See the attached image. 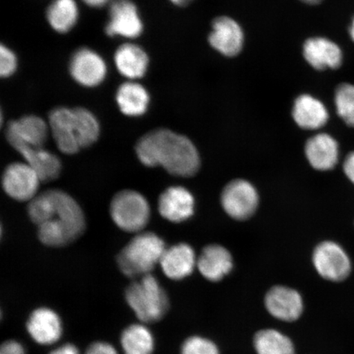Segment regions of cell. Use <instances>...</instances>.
<instances>
[{
    "label": "cell",
    "instance_id": "obj_1",
    "mask_svg": "<svg viewBox=\"0 0 354 354\" xmlns=\"http://www.w3.org/2000/svg\"><path fill=\"white\" fill-rule=\"evenodd\" d=\"M29 218L38 228L44 245L64 247L86 230V218L76 201L60 189H48L29 202Z\"/></svg>",
    "mask_w": 354,
    "mask_h": 354
},
{
    "label": "cell",
    "instance_id": "obj_2",
    "mask_svg": "<svg viewBox=\"0 0 354 354\" xmlns=\"http://www.w3.org/2000/svg\"><path fill=\"white\" fill-rule=\"evenodd\" d=\"M136 153L143 165L162 167L176 176H193L201 167V157L192 140L165 128L141 137Z\"/></svg>",
    "mask_w": 354,
    "mask_h": 354
},
{
    "label": "cell",
    "instance_id": "obj_3",
    "mask_svg": "<svg viewBox=\"0 0 354 354\" xmlns=\"http://www.w3.org/2000/svg\"><path fill=\"white\" fill-rule=\"evenodd\" d=\"M48 126L57 147L65 154H75L95 144L100 136V124L90 111L57 108L52 111Z\"/></svg>",
    "mask_w": 354,
    "mask_h": 354
},
{
    "label": "cell",
    "instance_id": "obj_4",
    "mask_svg": "<svg viewBox=\"0 0 354 354\" xmlns=\"http://www.w3.org/2000/svg\"><path fill=\"white\" fill-rule=\"evenodd\" d=\"M125 299L136 320L149 326L161 322L170 310V299L152 274L131 282Z\"/></svg>",
    "mask_w": 354,
    "mask_h": 354
},
{
    "label": "cell",
    "instance_id": "obj_5",
    "mask_svg": "<svg viewBox=\"0 0 354 354\" xmlns=\"http://www.w3.org/2000/svg\"><path fill=\"white\" fill-rule=\"evenodd\" d=\"M166 250L165 242L156 234L140 233L118 254V268L123 275L131 279L149 275L160 263Z\"/></svg>",
    "mask_w": 354,
    "mask_h": 354
},
{
    "label": "cell",
    "instance_id": "obj_6",
    "mask_svg": "<svg viewBox=\"0 0 354 354\" xmlns=\"http://www.w3.org/2000/svg\"><path fill=\"white\" fill-rule=\"evenodd\" d=\"M110 214L114 223L122 231L139 233L149 223L150 207L142 194L126 189L112 199Z\"/></svg>",
    "mask_w": 354,
    "mask_h": 354
},
{
    "label": "cell",
    "instance_id": "obj_7",
    "mask_svg": "<svg viewBox=\"0 0 354 354\" xmlns=\"http://www.w3.org/2000/svg\"><path fill=\"white\" fill-rule=\"evenodd\" d=\"M26 334L41 347L52 348L62 342L64 323L54 308L42 306L32 310L25 323Z\"/></svg>",
    "mask_w": 354,
    "mask_h": 354
},
{
    "label": "cell",
    "instance_id": "obj_8",
    "mask_svg": "<svg viewBox=\"0 0 354 354\" xmlns=\"http://www.w3.org/2000/svg\"><path fill=\"white\" fill-rule=\"evenodd\" d=\"M225 212L236 220H246L258 209L259 197L254 185L245 180L237 179L225 185L221 197Z\"/></svg>",
    "mask_w": 354,
    "mask_h": 354
},
{
    "label": "cell",
    "instance_id": "obj_9",
    "mask_svg": "<svg viewBox=\"0 0 354 354\" xmlns=\"http://www.w3.org/2000/svg\"><path fill=\"white\" fill-rule=\"evenodd\" d=\"M313 262L317 272L327 281L339 282L351 271V262L346 252L337 243L322 242L314 250Z\"/></svg>",
    "mask_w": 354,
    "mask_h": 354
},
{
    "label": "cell",
    "instance_id": "obj_10",
    "mask_svg": "<svg viewBox=\"0 0 354 354\" xmlns=\"http://www.w3.org/2000/svg\"><path fill=\"white\" fill-rule=\"evenodd\" d=\"M264 306L270 316L286 323L299 321L304 311L302 295L293 288L284 286H273L268 291Z\"/></svg>",
    "mask_w": 354,
    "mask_h": 354
},
{
    "label": "cell",
    "instance_id": "obj_11",
    "mask_svg": "<svg viewBox=\"0 0 354 354\" xmlns=\"http://www.w3.org/2000/svg\"><path fill=\"white\" fill-rule=\"evenodd\" d=\"M39 183L38 174L28 163H11L2 176L4 192L17 201H32L37 196Z\"/></svg>",
    "mask_w": 354,
    "mask_h": 354
},
{
    "label": "cell",
    "instance_id": "obj_12",
    "mask_svg": "<svg viewBox=\"0 0 354 354\" xmlns=\"http://www.w3.org/2000/svg\"><path fill=\"white\" fill-rule=\"evenodd\" d=\"M142 32V21L135 4L130 0H115L111 4L106 33L109 37L133 39L140 37Z\"/></svg>",
    "mask_w": 354,
    "mask_h": 354
},
{
    "label": "cell",
    "instance_id": "obj_13",
    "mask_svg": "<svg viewBox=\"0 0 354 354\" xmlns=\"http://www.w3.org/2000/svg\"><path fill=\"white\" fill-rule=\"evenodd\" d=\"M70 73L80 85L94 87L104 81L107 66L97 53L83 48L73 55L70 63Z\"/></svg>",
    "mask_w": 354,
    "mask_h": 354
},
{
    "label": "cell",
    "instance_id": "obj_14",
    "mask_svg": "<svg viewBox=\"0 0 354 354\" xmlns=\"http://www.w3.org/2000/svg\"><path fill=\"white\" fill-rule=\"evenodd\" d=\"M48 128L42 118L29 115L8 123L6 138L11 145L21 144L33 148H44Z\"/></svg>",
    "mask_w": 354,
    "mask_h": 354
},
{
    "label": "cell",
    "instance_id": "obj_15",
    "mask_svg": "<svg viewBox=\"0 0 354 354\" xmlns=\"http://www.w3.org/2000/svg\"><path fill=\"white\" fill-rule=\"evenodd\" d=\"M209 41L211 46L220 54L227 57L236 56L243 48V30L240 25L231 17H216L212 21Z\"/></svg>",
    "mask_w": 354,
    "mask_h": 354
},
{
    "label": "cell",
    "instance_id": "obj_16",
    "mask_svg": "<svg viewBox=\"0 0 354 354\" xmlns=\"http://www.w3.org/2000/svg\"><path fill=\"white\" fill-rule=\"evenodd\" d=\"M158 210L163 218L171 223H183L194 214V196L184 187H169L158 198Z\"/></svg>",
    "mask_w": 354,
    "mask_h": 354
},
{
    "label": "cell",
    "instance_id": "obj_17",
    "mask_svg": "<svg viewBox=\"0 0 354 354\" xmlns=\"http://www.w3.org/2000/svg\"><path fill=\"white\" fill-rule=\"evenodd\" d=\"M303 52L304 59L317 70L337 69L342 65L343 53L329 39L310 38L304 43Z\"/></svg>",
    "mask_w": 354,
    "mask_h": 354
},
{
    "label": "cell",
    "instance_id": "obj_18",
    "mask_svg": "<svg viewBox=\"0 0 354 354\" xmlns=\"http://www.w3.org/2000/svg\"><path fill=\"white\" fill-rule=\"evenodd\" d=\"M159 264L166 277L171 280L180 281L192 275L197 259L192 247L181 243L167 249Z\"/></svg>",
    "mask_w": 354,
    "mask_h": 354
},
{
    "label": "cell",
    "instance_id": "obj_19",
    "mask_svg": "<svg viewBox=\"0 0 354 354\" xmlns=\"http://www.w3.org/2000/svg\"><path fill=\"white\" fill-rule=\"evenodd\" d=\"M118 348L122 354H154L157 340L149 325L137 321L122 330Z\"/></svg>",
    "mask_w": 354,
    "mask_h": 354
},
{
    "label": "cell",
    "instance_id": "obj_20",
    "mask_svg": "<svg viewBox=\"0 0 354 354\" xmlns=\"http://www.w3.org/2000/svg\"><path fill=\"white\" fill-rule=\"evenodd\" d=\"M197 267L199 272L207 281L218 282L232 272V256L223 246L207 245L197 259Z\"/></svg>",
    "mask_w": 354,
    "mask_h": 354
},
{
    "label": "cell",
    "instance_id": "obj_21",
    "mask_svg": "<svg viewBox=\"0 0 354 354\" xmlns=\"http://www.w3.org/2000/svg\"><path fill=\"white\" fill-rule=\"evenodd\" d=\"M305 154L313 168L318 171H329L337 165L339 145L333 137L320 133L307 141Z\"/></svg>",
    "mask_w": 354,
    "mask_h": 354
},
{
    "label": "cell",
    "instance_id": "obj_22",
    "mask_svg": "<svg viewBox=\"0 0 354 354\" xmlns=\"http://www.w3.org/2000/svg\"><path fill=\"white\" fill-rule=\"evenodd\" d=\"M11 146L24 158L26 163L33 168L42 183H50L59 176L62 165L55 154L44 148H33L21 144Z\"/></svg>",
    "mask_w": 354,
    "mask_h": 354
},
{
    "label": "cell",
    "instance_id": "obj_23",
    "mask_svg": "<svg viewBox=\"0 0 354 354\" xmlns=\"http://www.w3.org/2000/svg\"><path fill=\"white\" fill-rule=\"evenodd\" d=\"M292 114L297 125L305 130L320 129L329 120L326 106L309 95H302L296 99Z\"/></svg>",
    "mask_w": 354,
    "mask_h": 354
},
{
    "label": "cell",
    "instance_id": "obj_24",
    "mask_svg": "<svg viewBox=\"0 0 354 354\" xmlns=\"http://www.w3.org/2000/svg\"><path fill=\"white\" fill-rule=\"evenodd\" d=\"M114 62L122 76L134 80L144 77L148 68L149 57L138 46L125 44L115 53Z\"/></svg>",
    "mask_w": 354,
    "mask_h": 354
},
{
    "label": "cell",
    "instance_id": "obj_25",
    "mask_svg": "<svg viewBox=\"0 0 354 354\" xmlns=\"http://www.w3.org/2000/svg\"><path fill=\"white\" fill-rule=\"evenodd\" d=\"M253 348L256 354H296L294 340L284 332L269 327L256 332Z\"/></svg>",
    "mask_w": 354,
    "mask_h": 354
},
{
    "label": "cell",
    "instance_id": "obj_26",
    "mask_svg": "<svg viewBox=\"0 0 354 354\" xmlns=\"http://www.w3.org/2000/svg\"><path fill=\"white\" fill-rule=\"evenodd\" d=\"M116 100L122 113L130 117H138L147 111L149 95L142 86L127 82L118 88Z\"/></svg>",
    "mask_w": 354,
    "mask_h": 354
},
{
    "label": "cell",
    "instance_id": "obj_27",
    "mask_svg": "<svg viewBox=\"0 0 354 354\" xmlns=\"http://www.w3.org/2000/svg\"><path fill=\"white\" fill-rule=\"evenodd\" d=\"M78 8L75 0H55L47 10V19L57 32L66 33L78 19Z\"/></svg>",
    "mask_w": 354,
    "mask_h": 354
},
{
    "label": "cell",
    "instance_id": "obj_28",
    "mask_svg": "<svg viewBox=\"0 0 354 354\" xmlns=\"http://www.w3.org/2000/svg\"><path fill=\"white\" fill-rule=\"evenodd\" d=\"M335 103L339 118L348 126L354 127V85H339L335 91Z\"/></svg>",
    "mask_w": 354,
    "mask_h": 354
},
{
    "label": "cell",
    "instance_id": "obj_29",
    "mask_svg": "<svg viewBox=\"0 0 354 354\" xmlns=\"http://www.w3.org/2000/svg\"><path fill=\"white\" fill-rule=\"evenodd\" d=\"M179 354H221V352L214 339L205 335H192L181 343Z\"/></svg>",
    "mask_w": 354,
    "mask_h": 354
},
{
    "label": "cell",
    "instance_id": "obj_30",
    "mask_svg": "<svg viewBox=\"0 0 354 354\" xmlns=\"http://www.w3.org/2000/svg\"><path fill=\"white\" fill-rule=\"evenodd\" d=\"M17 57L12 50L6 46L0 48V75L2 77H8L15 73Z\"/></svg>",
    "mask_w": 354,
    "mask_h": 354
},
{
    "label": "cell",
    "instance_id": "obj_31",
    "mask_svg": "<svg viewBox=\"0 0 354 354\" xmlns=\"http://www.w3.org/2000/svg\"><path fill=\"white\" fill-rule=\"evenodd\" d=\"M83 354H122L120 349L107 340H95L88 345Z\"/></svg>",
    "mask_w": 354,
    "mask_h": 354
},
{
    "label": "cell",
    "instance_id": "obj_32",
    "mask_svg": "<svg viewBox=\"0 0 354 354\" xmlns=\"http://www.w3.org/2000/svg\"><path fill=\"white\" fill-rule=\"evenodd\" d=\"M0 354H28L24 343L15 339H7L0 346Z\"/></svg>",
    "mask_w": 354,
    "mask_h": 354
},
{
    "label": "cell",
    "instance_id": "obj_33",
    "mask_svg": "<svg viewBox=\"0 0 354 354\" xmlns=\"http://www.w3.org/2000/svg\"><path fill=\"white\" fill-rule=\"evenodd\" d=\"M48 354H83V353L73 343L61 342L52 347Z\"/></svg>",
    "mask_w": 354,
    "mask_h": 354
},
{
    "label": "cell",
    "instance_id": "obj_34",
    "mask_svg": "<svg viewBox=\"0 0 354 354\" xmlns=\"http://www.w3.org/2000/svg\"><path fill=\"white\" fill-rule=\"evenodd\" d=\"M344 171L345 175L354 184V152L349 153L345 158Z\"/></svg>",
    "mask_w": 354,
    "mask_h": 354
},
{
    "label": "cell",
    "instance_id": "obj_35",
    "mask_svg": "<svg viewBox=\"0 0 354 354\" xmlns=\"http://www.w3.org/2000/svg\"><path fill=\"white\" fill-rule=\"evenodd\" d=\"M87 6L95 8H100L104 6L109 0H83Z\"/></svg>",
    "mask_w": 354,
    "mask_h": 354
},
{
    "label": "cell",
    "instance_id": "obj_36",
    "mask_svg": "<svg viewBox=\"0 0 354 354\" xmlns=\"http://www.w3.org/2000/svg\"><path fill=\"white\" fill-rule=\"evenodd\" d=\"M170 1L175 6L183 7L187 6L192 0H170Z\"/></svg>",
    "mask_w": 354,
    "mask_h": 354
},
{
    "label": "cell",
    "instance_id": "obj_37",
    "mask_svg": "<svg viewBox=\"0 0 354 354\" xmlns=\"http://www.w3.org/2000/svg\"><path fill=\"white\" fill-rule=\"evenodd\" d=\"M349 35H351L352 41L354 42V17L351 21V26H349Z\"/></svg>",
    "mask_w": 354,
    "mask_h": 354
},
{
    "label": "cell",
    "instance_id": "obj_38",
    "mask_svg": "<svg viewBox=\"0 0 354 354\" xmlns=\"http://www.w3.org/2000/svg\"><path fill=\"white\" fill-rule=\"evenodd\" d=\"M300 1H302L308 4H312V6H314V4H318L322 3L323 0H300Z\"/></svg>",
    "mask_w": 354,
    "mask_h": 354
}]
</instances>
